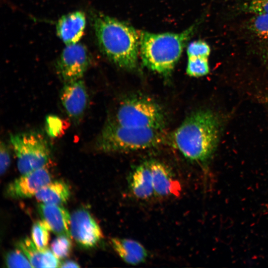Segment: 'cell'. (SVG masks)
I'll use <instances>...</instances> for the list:
<instances>
[{
    "mask_svg": "<svg viewBox=\"0 0 268 268\" xmlns=\"http://www.w3.org/2000/svg\"><path fill=\"white\" fill-rule=\"evenodd\" d=\"M220 132L218 117L209 110L191 113L172 133L173 146L187 159L205 164L217 146Z\"/></svg>",
    "mask_w": 268,
    "mask_h": 268,
    "instance_id": "1",
    "label": "cell"
},
{
    "mask_svg": "<svg viewBox=\"0 0 268 268\" xmlns=\"http://www.w3.org/2000/svg\"><path fill=\"white\" fill-rule=\"evenodd\" d=\"M91 21L103 54L120 68L135 70L138 65L139 31L126 22L100 12L92 13Z\"/></svg>",
    "mask_w": 268,
    "mask_h": 268,
    "instance_id": "2",
    "label": "cell"
},
{
    "mask_svg": "<svg viewBox=\"0 0 268 268\" xmlns=\"http://www.w3.org/2000/svg\"><path fill=\"white\" fill-rule=\"evenodd\" d=\"M197 23L180 33L140 31L139 53L144 66L164 76L169 75L180 59Z\"/></svg>",
    "mask_w": 268,
    "mask_h": 268,
    "instance_id": "3",
    "label": "cell"
},
{
    "mask_svg": "<svg viewBox=\"0 0 268 268\" xmlns=\"http://www.w3.org/2000/svg\"><path fill=\"white\" fill-rule=\"evenodd\" d=\"M163 130L134 128L119 125L112 119L104 126L95 141L104 152H122L148 149L165 140Z\"/></svg>",
    "mask_w": 268,
    "mask_h": 268,
    "instance_id": "4",
    "label": "cell"
},
{
    "mask_svg": "<svg viewBox=\"0 0 268 268\" xmlns=\"http://www.w3.org/2000/svg\"><path fill=\"white\" fill-rule=\"evenodd\" d=\"M112 119L121 126L134 128L164 130L166 124L162 108L151 98L139 95L124 99Z\"/></svg>",
    "mask_w": 268,
    "mask_h": 268,
    "instance_id": "5",
    "label": "cell"
},
{
    "mask_svg": "<svg viewBox=\"0 0 268 268\" xmlns=\"http://www.w3.org/2000/svg\"><path fill=\"white\" fill-rule=\"evenodd\" d=\"M9 138L21 174L46 166L50 159L51 150L42 134L30 131L11 134Z\"/></svg>",
    "mask_w": 268,
    "mask_h": 268,
    "instance_id": "6",
    "label": "cell"
},
{
    "mask_svg": "<svg viewBox=\"0 0 268 268\" xmlns=\"http://www.w3.org/2000/svg\"><path fill=\"white\" fill-rule=\"evenodd\" d=\"M237 28L238 35L248 48L264 59H268V14L244 15Z\"/></svg>",
    "mask_w": 268,
    "mask_h": 268,
    "instance_id": "7",
    "label": "cell"
},
{
    "mask_svg": "<svg viewBox=\"0 0 268 268\" xmlns=\"http://www.w3.org/2000/svg\"><path fill=\"white\" fill-rule=\"evenodd\" d=\"M90 62L88 51L83 44L67 45L56 62V71L64 83L76 80L83 76Z\"/></svg>",
    "mask_w": 268,
    "mask_h": 268,
    "instance_id": "8",
    "label": "cell"
},
{
    "mask_svg": "<svg viewBox=\"0 0 268 268\" xmlns=\"http://www.w3.org/2000/svg\"><path fill=\"white\" fill-rule=\"evenodd\" d=\"M70 232L78 244L85 248H91L103 238L102 231L91 214L87 210L79 209L70 216Z\"/></svg>",
    "mask_w": 268,
    "mask_h": 268,
    "instance_id": "9",
    "label": "cell"
},
{
    "mask_svg": "<svg viewBox=\"0 0 268 268\" xmlns=\"http://www.w3.org/2000/svg\"><path fill=\"white\" fill-rule=\"evenodd\" d=\"M60 99L68 117L74 123H78L83 117L88 103V95L83 80L64 82Z\"/></svg>",
    "mask_w": 268,
    "mask_h": 268,
    "instance_id": "10",
    "label": "cell"
},
{
    "mask_svg": "<svg viewBox=\"0 0 268 268\" xmlns=\"http://www.w3.org/2000/svg\"><path fill=\"white\" fill-rule=\"evenodd\" d=\"M50 182L51 174L45 166L22 174L11 182L6 188L5 195L14 199L30 198Z\"/></svg>",
    "mask_w": 268,
    "mask_h": 268,
    "instance_id": "11",
    "label": "cell"
},
{
    "mask_svg": "<svg viewBox=\"0 0 268 268\" xmlns=\"http://www.w3.org/2000/svg\"><path fill=\"white\" fill-rule=\"evenodd\" d=\"M149 162L154 195L162 198L178 196L181 185L170 169L158 161Z\"/></svg>",
    "mask_w": 268,
    "mask_h": 268,
    "instance_id": "12",
    "label": "cell"
},
{
    "mask_svg": "<svg viewBox=\"0 0 268 268\" xmlns=\"http://www.w3.org/2000/svg\"><path fill=\"white\" fill-rule=\"evenodd\" d=\"M38 209L42 220L49 229L59 235L71 237L70 215L61 205L41 203Z\"/></svg>",
    "mask_w": 268,
    "mask_h": 268,
    "instance_id": "13",
    "label": "cell"
},
{
    "mask_svg": "<svg viewBox=\"0 0 268 268\" xmlns=\"http://www.w3.org/2000/svg\"><path fill=\"white\" fill-rule=\"evenodd\" d=\"M86 25L83 12L76 11L62 16L56 24L59 37L67 45L76 44L82 37Z\"/></svg>",
    "mask_w": 268,
    "mask_h": 268,
    "instance_id": "14",
    "label": "cell"
},
{
    "mask_svg": "<svg viewBox=\"0 0 268 268\" xmlns=\"http://www.w3.org/2000/svg\"><path fill=\"white\" fill-rule=\"evenodd\" d=\"M131 193L139 200H147L154 195L150 162L136 166L130 173L128 179Z\"/></svg>",
    "mask_w": 268,
    "mask_h": 268,
    "instance_id": "15",
    "label": "cell"
},
{
    "mask_svg": "<svg viewBox=\"0 0 268 268\" xmlns=\"http://www.w3.org/2000/svg\"><path fill=\"white\" fill-rule=\"evenodd\" d=\"M111 241L115 252L126 263L135 265L146 261L148 256L147 251L138 242L121 238H113Z\"/></svg>",
    "mask_w": 268,
    "mask_h": 268,
    "instance_id": "16",
    "label": "cell"
},
{
    "mask_svg": "<svg viewBox=\"0 0 268 268\" xmlns=\"http://www.w3.org/2000/svg\"><path fill=\"white\" fill-rule=\"evenodd\" d=\"M70 190L68 185L62 181H51L43 187L35 195L41 203L62 205L68 200Z\"/></svg>",
    "mask_w": 268,
    "mask_h": 268,
    "instance_id": "17",
    "label": "cell"
},
{
    "mask_svg": "<svg viewBox=\"0 0 268 268\" xmlns=\"http://www.w3.org/2000/svg\"><path fill=\"white\" fill-rule=\"evenodd\" d=\"M17 246L27 258L33 268H46L49 249L45 251L39 250L29 238L20 240Z\"/></svg>",
    "mask_w": 268,
    "mask_h": 268,
    "instance_id": "18",
    "label": "cell"
},
{
    "mask_svg": "<svg viewBox=\"0 0 268 268\" xmlns=\"http://www.w3.org/2000/svg\"><path fill=\"white\" fill-rule=\"evenodd\" d=\"M234 6L238 14H268V0H236Z\"/></svg>",
    "mask_w": 268,
    "mask_h": 268,
    "instance_id": "19",
    "label": "cell"
},
{
    "mask_svg": "<svg viewBox=\"0 0 268 268\" xmlns=\"http://www.w3.org/2000/svg\"><path fill=\"white\" fill-rule=\"evenodd\" d=\"M50 231L42 220L36 221L32 226L31 239L36 246L41 251L48 249Z\"/></svg>",
    "mask_w": 268,
    "mask_h": 268,
    "instance_id": "20",
    "label": "cell"
},
{
    "mask_svg": "<svg viewBox=\"0 0 268 268\" xmlns=\"http://www.w3.org/2000/svg\"><path fill=\"white\" fill-rule=\"evenodd\" d=\"M186 72L189 76L196 77L208 74L209 72L208 58H188Z\"/></svg>",
    "mask_w": 268,
    "mask_h": 268,
    "instance_id": "21",
    "label": "cell"
},
{
    "mask_svg": "<svg viewBox=\"0 0 268 268\" xmlns=\"http://www.w3.org/2000/svg\"><path fill=\"white\" fill-rule=\"evenodd\" d=\"M70 238L66 236L59 235L53 241L51 245V251L59 259L65 258L70 254L72 247Z\"/></svg>",
    "mask_w": 268,
    "mask_h": 268,
    "instance_id": "22",
    "label": "cell"
},
{
    "mask_svg": "<svg viewBox=\"0 0 268 268\" xmlns=\"http://www.w3.org/2000/svg\"><path fill=\"white\" fill-rule=\"evenodd\" d=\"M5 264L8 268H33L27 258L18 248L6 254Z\"/></svg>",
    "mask_w": 268,
    "mask_h": 268,
    "instance_id": "23",
    "label": "cell"
},
{
    "mask_svg": "<svg viewBox=\"0 0 268 268\" xmlns=\"http://www.w3.org/2000/svg\"><path fill=\"white\" fill-rule=\"evenodd\" d=\"M209 45L203 40H197L190 43L187 48L188 58L205 57L208 58L210 54Z\"/></svg>",
    "mask_w": 268,
    "mask_h": 268,
    "instance_id": "24",
    "label": "cell"
},
{
    "mask_svg": "<svg viewBox=\"0 0 268 268\" xmlns=\"http://www.w3.org/2000/svg\"><path fill=\"white\" fill-rule=\"evenodd\" d=\"M11 162L10 152L6 143L1 141L0 144V172L1 175L4 174Z\"/></svg>",
    "mask_w": 268,
    "mask_h": 268,
    "instance_id": "25",
    "label": "cell"
},
{
    "mask_svg": "<svg viewBox=\"0 0 268 268\" xmlns=\"http://www.w3.org/2000/svg\"><path fill=\"white\" fill-rule=\"evenodd\" d=\"M46 127L49 134L52 137H55L62 130V122L57 116H49L46 118Z\"/></svg>",
    "mask_w": 268,
    "mask_h": 268,
    "instance_id": "26",
    "label": "cell"
},
{
    "mask_svg": "<svg viewBox=\"0 0 268 268\" xmlns=\"http://www.w3.org/2000/svg\"><path fill=\"white\" fill-rule=\"evenodd\" d=\"M79 266L75 262L67 261L61 263L60 268H79Z\"/></svg>",
    "mask_w": 268,
    "mask_h": 268,
    "instance_id": "27",
    "label": "cell"
}]
</instances>
